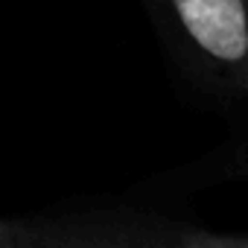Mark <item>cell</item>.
I'll return each mask as SVG.
<instances>
[{
    "label": "cell",
    "instance_id": "4",
    "mask_svg": "<svg viewBox=\"0 0 248 248\" xmlns=\"http://www.w3.org/2000/svg\"><path fill=\"white\" fill-rule=\"evenodd\" d=\"M0 248H18V222L0 219Z\"/></svg>",
    "mask_w": 248,
    "mask_h": 248
},
{
    "label": "cell",
    "instance_id": "3",
    "mask_svg": "<svg viewBox=\"0 0 248 248\" xmlns=\"http://www.w3.org/2000/svg\"><path fill=\"white\" fill-rule=\"evenodd\" d=\"M172 248H248V233L210 231L196 225H170Z\"/></svg>",
    "mask_w": 248,
    "mask_h": 248
},
{
    "label": "cell",
    "instance_id": "1",
    "mask_svg": "<svg viewBox=\"0 0 248 248\" xmlns=\"http://www.w3.org/2000/svg\"><path fill=\"white\" fill-rule=\"evenodd\" d=\"M181 70L210 96L248 99V0H143Z\"/></svg>",
    "mask_w": 248,
    "mask_h": 248
},
{
    "label": "cell",
    "instance_id": "5",
    "mask_svg": "<svg viewBox=\"0 0 248 248\" xmlns=\"http://www.w3.org/2000/svg\"><path fill=\"white\" fill-rule=\"evenodd\" d=\"M245 175H248V152H245Z\"/></svg>",
    "mask_w": 248,
    "mask_h": 248
},
{
    "label": "cell",
    "instance_id": "2",
    "mask_svg": "<svg viewBox=\"0 0 248 248\" xmlns=\"http://www.w3.org/2000/svg\"><path fill=\"white\" fill-rule=\"evenodd\" d=\"M18 248H172L170 225L126 219L18 222Z\"/></svg>",
    "mask_w": 248,
    "mask_h": 248
}]
</instances>
